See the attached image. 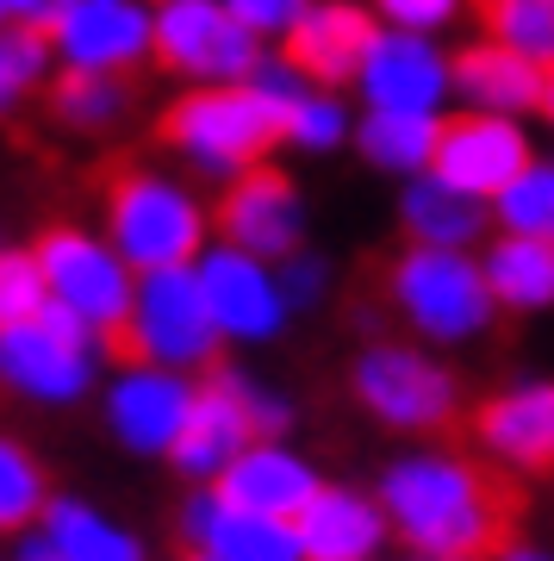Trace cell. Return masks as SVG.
Wrapping results in <instances>:
<instances>
[{"mask_svg":"<svg viewBox=\"0 0 554 561\" xmlns=\"http://www.w3.org/2000/svg\"><path fill=\"white\" fill-rule=\"evenodd\" d=\"M480 32L535 69H554V0H474Z\"/></svg>","mask_w":554,"mask_h":561,"instance_id":"obj_26","label":"cell"},{"mask_svg":"<svg viewBox=\"0 0 554 561\" xmlns=\"http://www.w3.org/2000/svg\"><path fill=\"white\" fill-rule=\"evenodd\" d=\"M530 169H535V157L517 119H498V113H455V119H442V144H436L430 175H442L449 187L474 194V201H498Z\"/></svg>","mask_w":554,"mask_h":561,"instance_id":"obj_9","label":"cell"},{"mask_svg":"<svg viewBox=\"0 0 554 561\" xmlns=\"http://www.w3.org/2000/svg\"><path fill=\"white\" fill-rule=\"evenodd\" d=\"M157 7H162V0H157Z\"/></svg>","mask_w":554,"mask_h":561,"instance_id":"obj_41","label":"cell"},{"mask_svg":"<svg viewBox=\"0 0 554 561\" xmlns=\"http://www.w3.org/2000/svg\"><path fill=\"white\" fill-rule=\"evenodd\" d=\"M356 393L374 419L405 424V431H430L455 412V381L417 350H399V343H374L356 362Z\"/></svg>","mask_w":554,"mask_h":561,"instance_id":"obj_11","label":"cell"},{"mask_svg":"<svg viewBox=\"0 0 554 561\" xmlns=\"http://www.w3.org/2000/svg\"><path fill=\"white\" fill-rule=\"evenodd\" d=\"M50 542L62 561H138V542L106 530L88 505H50Z\"/></svg>","mask_w":554,"mask_h":561,"instance_id":"obj_28","label":"cell"},{"mask_svg":"<svg viewBox=\"0 0 554 561\" xmlns=\"http://www.w3.org/2000/svg\"><path fill=\"white\" fill-rule=\"evenodd\" d=\"M493 213L505 219V231H511V238H549L554 243V169H542V162H535L517 187H505V194H498Z\"/></svg>","mask_w":554,"mask_h":561,"instance_id":"obj_30","label":"cell"},{"mask_svg":"<svg viewBox=\"0 0 554 561\" xmlns=\"http://www.w3.org/2000/svg\"><path fill=\"white\" fill-rule=\"evenodd\" d=\"M256 437V419L243 412V400L231 393V381L224 375H212V387L206 393H194V412H187V431H181L175 443V468L181 474H231L250 449L243 443Z\"/></svg>","mask_w":554,"mask_h":561,"instance_id":"obj_16","label":"cell"},{"mask_svg":"<svg viewBox=\"0 0 554 561\" xmlns=\"http://www.w3.org/2000/svg\"><path fill=\"white\" fill-rule=\"evenodd\" d=\"M187 412H194V393L175 375H157V368H138L113 387V424L131 449H169L175 456Z\"/></svg>","mask_w":554,"mask_h":561,"instance_id":"obj_20","label":"cell"},{"mask_svg":"<svg viewBox=\"0 0 554 561\" xmlns=\"http://www.w3.org/2000/svg\"><path fill=\"white\" fill-rule=\"evenodd\" d=\"M399 213H405L412 243H430V250H468V243L486 231V201L449 187L442 175H417L412 187H405V206H399Z\"/></svg>","mask_w":554,"mask_h":561,"instance_id":"obj_21","label":"cell"},{"mask_svg":"<svg viewBox=\"0 0 554 561\" xmlns=\"http://www.w3.org/2000/svg\"><path fill=\"white\" fill-rule=\"evenodd\" d=\"M199 287L212 300L218 331H231V337H268L280 312H287L280 280H268V268L256 256H243V250H212L199 262Z\"/></svg>","mask_w":554,"mask_h":561,"instance_id":"obj_15","label":"cell"},{"mask_svg":"<svg viewBox=\"0 0 554 561\" xmlns=\"http://www.w3.org/2000/svg\"><path fill=\"white\" fill-rule=\"evenodd\" d=\"M157 62L199 88H243L262 69V38L224 0H162L157 7Z\"/></svg>","mask_w":554,"mask_h":561,"instance_id":"obj_6","label":"cell"},{"mask_svg":"<svg viewBox=\"0 0 554 561\" xmlns=\"http://www.w3.org/2000/svg\"><path fill=\"white\" fill-rule=\"evenodd\" d=\"M62 7H69V0H0L7 25H32V32H50V25L62 20Z\"/></svg>","mask_w":554,"mask_h":561,"instance_id":"obj_37","label":"cell"},{"mask_svg":"<svg viewBox=\"0 0 554 561\" xmlns=\"http://www.w3.org/2000/svg\"><path fill=\"white\" fill-rule=\"evenodd\" d=\"M287 119H293V106L268 101L256 81L194 88V94L169 101L157 138L169 150H181L199 175H250V169H262V157L275 144H287Z\"/></svg>","mask_w":554,"mask_h":561,"instance_id":"obj_2","label":"cell"},{"mask_svg":"<svg viewBox=\"0 0 554 561\" xmlns=\"http://www.w3.org/2000/svg\"><path fill=\"white\" fill-rule=\"evenodd\" d=\"M343 138H349V113H343V101L312 88V94L293 106V119H287V144H299V150H337Z\"/></svg>","mask_w":554,"mask_h":561,"instance_id":"obj_33","label":"cell"},{"mask_svg":"<svg viewBox=\"0 0 554 561\" xmlns=\"http://www.w3.org/2000/svg\"><path fill=\"white\" fill-rule=\"evenodd\" d=\"M505 561H549V556H530V549H517V556H505Z\"/></svg>","mask_w":554,"mask_h":561,"instance_id":"obj_39","label":"cell"},{"mask_svg":"<svg viewBox=\"0 0 554 561\" xmlns=\"http://www.w3.org/2000/svg\"><path fill=\"white\" fill-rule=\"evenodd\" d=\"M38 505H44L38 461L25 456L20 443H7V449H0V518H7V530L32 524V512H38Z\"/></svg>","mask_w":554,"mask_h":561,"instance_id":"obj_32","label":"cell"},{"mask_svg":"<svg viewBox=\"0 0 554 561\" xmlns=\"http://www.w3.org/2000/svg\"><path fill=\"white\" fill-rule=\"evenodd\" d=\"M106 231L131 268L162 275V268H187L206 243V213L181 181L157 169H113L106 175Z\"/></svg>","mask_w":554,"mask_h":561,"instance_id":"obj_4","label":"cell"},{"mask_svg":"<svg viewBox=\"0 0 554 561\" xmlns=\"http://www.w3.org/2000/svg\"><path fill=\"white\" fill-rule=\"evenodd\" d=\"M44 106L62 131H106V125L125 119L131 106V81L125 76H94V69H62L50 88H44Z\"/></svg>","mask_w":554,"mask_h":561,"instance_id":"obj_24","label":"cell"},{"mask_svg":"<svg viewBox=\"0 0 554 561\" xmlns=\"http://www.w3.org/2000/svg\"><path fill=\"white\" fill-rule=\"evenodd\" d=\"M224 7H231V13L256 32V38H287V32L312 13L318 0H224Z\"/></svg>","mask_w":554,"mask_h":561,"instance_id":"obj_35","label":"cell"},{"mask_svg":"<svg viewBox=\"0 0 554 561\" xmlns=\"http://www.w3.org/2000/svg\"><path fill=\"white\" fill-rule=\"evenodd\" d=\"M106 343V356L125 362L131 375L150 368V362H169V368H194V362L218 356V319L212 300L199 287V268H162V275H143L138 287V312L131 324H119Z\"/></svg>","mask_w":554,"mask_h":561,"instance_id":"obj_5","label":"cell"},{"mask_svg":"<svg viewBox=\"0 0 554 561\" xmlns=\"http://www.w3.org/2000/svg\"><path fill=\"white\" fill-rule=\"evenodd\" d=\"M480 268H486V287H493L498 306L554 300V243L549 238H498Z\"/></svg>","mask_w":554,"mask_h":561,"instance_id":"obj_25","label":"cell"},{"mask_svg":"<svg viewBox=\"0 0 554 561\" xmlns=\"http://www.w3.org/2000/svg\"><path fill=\"white\" fill-rule=\"evenodd\" d=\"M455 88V57H442L430 38L417 32H380L368 62H361V94L374 113H424L436 119L442 94Z\"/></svg>","mask_w":554,"mask_h":561,"instance_id":"obj_12","label":"cell"},{"mask_svg":"<svg viewBox=\"0 0 554 561\" xmlns=\"http://www.w3.org/2000/svg\"><path fill=\"white\" fill-rule=\"evenodd\" d=\"M480 437L493 443L511 468L549 474L554 468V381H535V387H517V393L486 400L480 405Z\"/></svg>","mask_w":554,"mask_h":561,"instance_id":"obj_19","label":"cell"},{"mask_svg":"<svg viewBox=\"0 0 554 561\" xmlns=\"http://www.w3.org/2000/svg\"><path fill=\"white\" fill-rule=\"evenodd\" d=\"M386 512L399 537L430 561H505L517 556L523 486L486 461L417 456L386 474Z\"/></svg>","mask_w":554,"mask_h":561,"instance_id":"obj_1","label":"cell"},{"mask_svg":"<svg viewBox=\"0 0 554 561\" xmlns=\"http://www.w3.org/2000/svg\"><path fill=\"white\" fill-rule=\"evenodd\" d=\"M361 157L374 169H393V175H424L436 169V144H442V119H424V113H368L356 131Z\"/></svg>","mask_w":554,"mask_h":561,"instance_id":"obj_23","label":"cell"},{"mask_svg":"<svg viewBox=\"0 0 554 561\" xmlns=\"http://www.w3.org/2000/svg\"><path fill=\"white\" fill-rule=\"evenodd\" d=\"M380 300L393 306L399 324H412L417 337H436V343L474 337L493 319L486 268H474L461 250H430V243H405L380 268Z\"/></svg>","mask_w":554,"mask_h":561,"instance_id":"obj_3","label":"cell"},{"mask_svg":"<svg viewBox=\"0 0 554 561\" xmlns=\"http://www.w3.org/2000/svg\"><path fill=\"white\" fill-rule=\"evenodd\" d=\"M324 486L312 481V468L293 456H280V449H250V456L218 481V505L224 512H250V518H305L312 500Z\"/></svg>","mask_w":554,"mask_h":561,"instance_id":"obj_18","label":"cell"},{"mask_svg":"<svg viewBox=\"0 0 554 561\" xmlns=\"http://www.w3.org/2000/svg\"><path fill=\"white\" fill-rule=\"evenodd\" d=\"M299 537H305L312 561H361L380 542V512L368 500H356V493L324 486L312 500V512L299 518Z\"/></svg>","mask_w":554,"mask_h":561,"instance_id":"obj_22","label":"cell"},{"mask_svg":"<svg viewBox=\"0 0 554 561\" xmlns=\"http://www.w3.org/2000/svg\"><path fill=\"white\" fill-rule=\"evenodd\" d=\"M50 57H57V44L50 32H32V25H7V38H0V101L20 106L25 94H38L50 88Z\"/></svg>","mask_w":554,"mask_h":561,"instance_id":"obj_29","label":"cell"},{"mask_svg":"<svg viewBox=\"0 0 554 561\" xmlns=\"http://www.w3.org/2000/svg\"><path fill=\"white\" fill-rule=\"evenodd\" d=\"M280 294H287V306H312L318 294H324V262L293 256L287 268H280Z\"/></svg>","mask_w":554,"mask_h":561,"instance_id":"obj_36","label":"cell"},{"mask_svg":"<svg viewBox=\"0 0 554 561\" xmlns=\"http://www.w3.org/2000/svg\"><path fill=\"white\" fill-rule=\"evenodd\" d=\"M542 113H549V125H554V69H549V88H542Z\"/></svg>","mask_w":554,"mask_h":561,"instance_id":"obj_38","label":"cell"},{"mask_svg":"<svg viewBox=\"0 0 554 561\" xmlns=\"http://www.w3.org/2000/svg\"><path fill=\"white\" fill-rule=\"evenodd\" d=\"M44 312H50V280H44L38 256L32 250H7L0 256V319H7V331L38 324Z\"/></svg>","mask_w":554,"mask_h":561,"instance_id":"obj_31","label":"cell"},{"mask_svg":"<svg viewBox=\"0 0 554 561\" xmlns=\"http://www.w3.org/2000/svg\"><path fill=\"white\" fill-rule=\"evenodd\" d=\"M62 69H94V76H131L157 62V7L143 0H69L50 25Z\"/></svg>","mask_w":554,"mask_h":561,"instance_id":"obj_8","label":"cell"},{"mask_svg":"<svg viewBox=\"0 0 554 561\" xmlns=\"http://www.w3.org/2000/svg\"><path fill=\"white\" fill-rule=\"evenodd\" d=\"M374 38H380L374 7H361V0H318L312 13L287 32V50L280 57L293 62L312 88L318 81L337 88V81H361V62H368Z\"/></svg>","mask_w":554,"mask_h":561,"instance_id":"obj_14","label":"cell"},{"mask_svg":"<svg viewBox=\"0 0 554 561\" xmlns=\"http://www.w3.org/2000/svg\"><path fill=\"white\" fill-rule=\"evenodd\" d=\"M44 280H50V300L69 306L76 319H88L100 337H113L119 324H131L138 312V287L125 275V256L106 250L100 238L76 231V225H50L38 243H32Z\"/></svg>","mask_w":554,"mask_h":561,"instance_id":"obj_7","label":"cell"},{"mask_svg":"<svg viewBox=\"0 0 554 561\" xmlns=\"http://www.w3.org/2000/svg\"><path fill=\"white\" fill-rule=\"evenodd\" d=\"M187 561H218V556H194V549H187Z\"/></svg>","mask_w":554,"mask_h":561,"instance_id":"obj_40","label":"cell"},{"mask_svg":"<svg viewBox=\"0 0 554 561\" xmlns=\"http://www.w3.org/2000/svg\"><path fill=\"white\" fill-rule=\"evenodd\" d=\"M542 88H549V69H535L530 57H517V50H505L493 38L455 50V94L468 101V113L517 119V113L542 106Z\"/></svg>","mask_w":554,"mask_h":561,"instance_id":"obj_17","label":"cell"},{"mask_svg":"<svg viewBox=\"0 0 554 561\" xmlns=\"http://www.w3.org/2000/svg\"><path fill=\"white\" fill-rule=\"evenodd\" d=\"M461 7H468V0H374V13L393 25V32H417V38H430V32H442V25H455Z\"/></svg>","mask_w":554,"mask_h":561,"instance_id":"obj_34","label":"cell"},{"mask_svg":"<svg viewBox=\"0 0 554 561\" xmlns=\"http://www.w3.org/2000/svg\"><path fill=\"white\" fill-rule=\"evenodd\" d=\"M212 556L218 561H299L305 537L287 530L280 518H250V512H218L212 524Z\"/></svg>","mask_w":554,"mask_h":561,"instance_id":"obj_27","label":"cell"},{"mask_svg":"<svg viewBox=\"0 0 554 561\" xmlns=\"http://www.w3.org/2000/svg\"><path fill=\"white\" fill-rule=\"evenodd\" d=\"M7 356V381L38 393V400H76L88 387V319H76L69 306L50 300L38 324H20L0 343Z\"/></svg>","mask_w":554,"mask_h":561,"instance_id":"obj_13","label":"cell"},{"mask_svg":"<svg viewBox=\"0 0 554 561\" xmlns=\"http://www.w3.org/2000/svg\"><path fill=\"white\" fill-rule=\"evenodd\" d=\"M299 231H305V206H299V187L280 169H250L224 187L218 201V238L224 250H243V256H275L293 262L299 256Z\"/></svg>","mask_w":554,"mask_h":561,"instance_id":"obj_10","label":"cell"}]
</instances>
